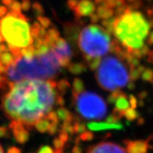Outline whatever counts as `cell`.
<instances>
[{"instance_id":"obj_1","label":"cell","mask_w":153,"mask_h":153,"mask_svg":"<svg viewBox=\"0 0 153 153\" xmlns=\"http://www.w3.org/2000/svg\"><path fill=\"white\" fill-rule=\"evenodd\" d=\"M53 79H32L9 84L1 98V108L9 120L31 128L59 105L62 94Z\"/></svg>"},{"instance_id":"obj_2","label":"cell","mask_w":153,"mask_h":153,"mask_svg":"<svg viewBox=\"0 0 153 153\" xmlns=\"http://www.w3.org/2000/svg\"><path fill=\"white\" fill-rule=\"evenodd\" d=\"M125 0L103 25L122 48L137 58L147 56L153 45V11Z\"/></svg>"},{"instance_id":"obj_3","label":"cell","mask_w":153,"mask_h":153,"mask_svg":"<svg viewBox=\"0 0 153 153\" xmlns=\"http://www.w3.org/2000/svg\"><path fill=\"white\" fill-rule=\"evenodd\" d=\"M77 43L86 62L92 70H97L101 58L112 53L117 44L108 30L98 24L84 26L78 36Z\"/></svg>"},{"instance_id":"obj_4","label":"cell","mask_w":153,"mask_h":153,"mask_svg":"<svg viewBox=\"0 0 153 153\" xmlns=\"http://www.w3.org/2000/svg\"><path fill=\"white\" fill-rule=\"evenodd\" d=\"M34 42L33 24L19 10L6 12L0 16V43L6 44L16 57Z\"/></svg>"},{"instance_id":"obj_5","label":"cell","mask_w":153,"mask_h":153,"mask_svg":"<svg viewBox=\"0 0 153 153\" xmlns=\"http://www.w3.org/2000/svg\"><path fill=\"white\" fill-rule=\"evenodd\" d=\"M111 53L101 58L95 75L100 87L108 91L119 90L132 82L126 60L127 51L118 44Z\"/></svg>"},{"instance_id":"obj_6","label":"cell","mask_w":153,"mask_h":153,"mask_svg":"<svg viewBox=\"0 0 153 153\" xmlns=\"http://www.w3.org/2000/svg\"><path fill=\"white\" fill-rule=\"evenodd\" d=\"M75 109L83 118L101 120L106 116L107 106L104 99L97 94L84 90L72 94Z\"/></svg>"},{"instance_id":"obj_7","label":"cell","mask_w":153,"mask_h":153,"mask_svg":"<svg viewBox=\"0 0 153 153\" xmlns=\"http://www.w3.org/2000/svg\"><path fill=\"white\" fill-rule=\"evenodd\" d=\"M53 49L63 67H68L72 56L71 48L64 38L59 36L53 44Z\"/></svg>"},{"instance_id":"obj_8","label":"cell","mask_w":153,"mask_h":153,"mask_svg":"<svg viewBox=\"0 0 153 153\" xmlns=\"http://www.w3.org/2000/svg\"><path fill=\"white\" fill-rule=\"evenodd\" d=\"M70 7L74 9L76 16L79 17L91 16L97 11L95 4L91 0H81L80 1L75 0L74 3L72 1Z\"/></svg>"},{"instance_id":"obj_9","label":"cell","mask_w":153,"mask_h":153,"mask_svg":"<svg viewBox=\"0 0 153 153\" xmlns=\"http://www.w3.org/2000/svg\"><path fill=\"white\" fill-rule=\"evenodd\" d=\"M87 153H127V152L116 143L101 142L91 146Z\"/></svg>"},{"instance_id":"obj_10","label":"cell","mask_w":153,"mask_h":153,"mask_svg":"<svg viewBox=\"0 0 153 153\" xmlns=\"http://www.w3.org/2000/svg\"><path fill=\"white\" fill-rule=\"evenodd\" d=\"M123 143L126 145V150L127 153H148L150 147L148 140H125Z\"/></svg>"},{"instance_id":"obj_11","label":"cell","mask_w":153,"mask_h":153,"mask_svg":"<svg viewBox=\"0 0 153 153\" xmlns=\"http://www.w3.org/2000/svg\"><path fill=\"white\" fill-rule=\"evenodd\" d=\"M9 127L12 130L15 139L19 143L24 144L28 140L29 133L27 130L28 128L22 123L11 120Z\"/></svg>"},{"instance_id":"obj_12","label":"cell","mask_w":153,"mask_h":153,"mask_svg":"<svg viewBox=\"0 0 153 153\" xmlns=\"http://www.w3.org/2000/svg\"><path fill=\"white\" fill-rule=\"evenodd\" d=\"M87 128L91 131H99L108 129L120 130L123 129V126L122 124L118 123H109L108 122H91L87 124Z\"/></svg>"},{"instance_id":"obj_13","label":"cell","mask_w":153,"mask_h":153,"mask_svg":"<svg viewBox=\"0 0 153 153\" xmlns=\"http://www.w3.org/2000/svg\"><path fill=\"white\" fill-rule=\"evenodd\" d=\"M114 104H115V108L119 111H125L126 109L130 108L128 97L123 91L120 92L119 96L117 97V99L115 100Z\"/></svg>"},{"instance_id":"obj_14","label":"cell","mask_w":153,"mask_h":153,"mask_svg":"<svg viewBox=\"0 0 153 153\" xmlns=\"http://www.w3.org/2000/svg\"><path fill=\"white\" fill-rule=\"evenodd\" d=\"M56 114L57 117H58V119L62 120L63 123L67 121H74V116H72L71 113L69 112L68 110H67L66 108H62V107L59 108L57 110Z\"/></svg>"},{"instance_id":"obj_15","label":"cell","mask_w":153,"mask_h":153,"mask_svg":"<svg viewBox=\"0 0 153 153\" xmlns=\"http://www.w3.org/2000/svg\"><path fill=\"white\" fill-rule=\"evenodd\" d=\"M70 72L73 74H81L85 71V65L83 63H75V64H70L68 65Z\"/></svg>"},{"instance_id":"obj_16","label":"cell","mask_w":153,"mask_h":153,"mask_svg":"<svg viewBox=\"0 0 153 153\" xmlns=\"http://www.w3.org/2000/svg\"><path fill=\"white\" fill-rule=\"evenodd\" d=\"M145 69V67L142 65H139L136 68L131 69L130 70V76H131V81H135V80L138 79L140 77H141V74Z\"/></svg>"},{"instance_id":"obj_17","label":"cell","mask_w":153,"mask_h":153,"mask_svg":"<svg viewBox=\"0 0 153 153\" xmlns=\"http://www.w3.org/2000/svg\"><path fill=\"white\" fill-rule=\"evenodd\" d=\"M124 116H125L127 120L133 121V120H136L139 118L140 114L139 113L135 110V108H131V107H130V108H128V109H126L125 111Z\"/></svg>"},{"instance_id":"obj_18","label":"cell","mask_w":153,"mask_h":153,"mask_svg":"<svg viewBox=\"0 0 153 153\" xmlns=\"http://www.w3.org/2000/svg\"><path fill=\"white\" fill-rule=\"evenodd\" d=\"M141 78L143 81L153 83V70L150 68H145L141 74Z\"/></svg>"},{"instance_id":"obj_19","label":"cell","mask_w":153,"mask_h":153,"mask_svg":"<svg viewBox=\"0 0 153 153\" xmlns=\"http://www.w3.org/2000/svg\"><path fill=\"white\" fill-rule=\"evenodd\" d=\"M84 90H85V85H84L83 82L80 79H78V78L74 79L73 82V91H72V94L82 92Z\"/></svg>"},{"instance_id":"obj_20","label":"cell","mask_w":153,"mask_h":153,"mask_svg":"<svg viewBox=\"0 0 153 153\" xmlns=\"http://www.w3.org/2000/svg\"><path fill=\"white\" fill-rule=\"evenodd\" d=\"M57 89H58L60 93L62 94L63 93H65L66 91L68 90V89L70 87V85H69V83L66 80L62 79L61 80L57 83Z\"/></svg>"},{"instance_id":"obj_21","label":"cell","mask_w":153,"mask_h":153,"mask_svg":"<svg viewBox=\"0 0 153 153\" xmlns=\"http://www.w3.org/2000/svg\"><path fill=\"white\" fill-rule=\"evenodd\" d=\"M79 138L83 141H89L94 138V134L91 131H85L81 134Z\"/></svg>"},{"instance_id":"obj_22","label":"cell","mask_w":153,"mask_h":153,"mask_svg":"<svg viewBox=\"0 0 153 153\" xmlns=\"http://www.w3.org/2000/svg\"><path fill=\"white\" fill-rule=\"evenodd\" d=\"M128 101L130 106H131V108H136L137 105V101L136 97L133 95H130L128 97Z\"/></svg>"},{"instance_id":"obj_23","label":"cell","mask_w":153,"mask_h":153,"mask_svg":"<svg viewBox=\"0 0 153 153\" xmlns=\"http://www.w3.org/2000/svg\"><path fill=\"white\" fill-rule=\"evenodd\" d=\"M38 153H55V150H53L52 148L50 146H43L38 150Z\"/></svg>"},{"instance_id":"obj_24","label":"cell","mask_w":153,"mask_h":153,"mask_svg":"<svg viewBox=\"0 0 153 153\" xmlns=\"http://www.w3.org/2000/svg\"><path fill=\"white\" fill-rule=\"evenodd\" d=\"M7 153H22L21 150L19 148H15V147H12L10 148L7 151Z\"/></svg>"},{"instance_id":"obj_25","label":"cell","mask_w":153,"mask_h":153,"mask_svg":"<svg viewBox=\"0 0 153 153\" xmlns=\"http://www.w3.org/2000/svg\"><path fill=\"white\" fill-rule=\"evenodd\" d=\"M147 56H148V62L153 64V51H150Z\"/></svg>"},{"instance_id":"obj_26","label":"cell","mask_w":153,"mask_h":153,"mask_svg":"<svg viewBox=\"0 0 153 153\" xmlns=\"http://www.w3.org/2000/svg\"><path fill=\"white\" fill-rule=\"evenodd\" d=\"M7 129L4 127H0V137L5 136L7 135Z\"/></svg>"},{"instance_id":"obj_27","label":"cell","mask_w":153,"mask_h":153,"mask_svg":"<svg viewBox=\"0 0 153 153\" xmlns=\"http://www.w3.org/2000/svg\"><path fill=\"white\" fill-rule=\"evenodd\" d=\"M72 153H82V149L79 145H76L72 150Z\"/></svg>"},{"instance_id":"obj_28","label":"cell","mask_w":153,"mask_h":153,"mask_svg":"<svg viewBox=\"0 0 153 153\" xmlns=\"http://www.w3.org/2000/svg\"><path fill=\"white\" fill-rule=\"evenodd\" d=\"M128 1H130V2H140V0H127Z\"/></svg>"},{"instance_id":"obj_29","label":"cell","mask_w":153,"mask_h":153,"mask_svg":"<svg viewBox=\"0 0 153 153\" xmlns=\"http://www.w3.org/2000/svg\"><path fill=\"white\" fill-rule=\"evenodd\" d=\"M0 153H4V150H3L2 148H1V145H0Z\"/></svg>"}]
</instances>
